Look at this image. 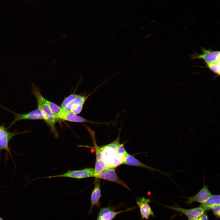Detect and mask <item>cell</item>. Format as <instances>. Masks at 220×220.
Wrapping results in <instances>:
<instances>
[{"mask_svg": "<svg viewBox=\"0 0 220 220\" xmlns=\"http://www.w3.org/2000/svg\"><path fill=\"white\" fill-rule=\"evenodd\" d=\"M117 138L112 142L100 147L102 159L107 168H115L124 162L127 152L119 141L121 128Z\"/></svg>", "mask_w": 220, "mask_h": 220, "instance_id": "obj_1", "label": "cell"}, {"mask_svg": "<svg viewBox=\"0 0 220 220\" xmlns=\"http://www.w3.org/2000/svg\"><path fill=\"white\" fill-rule=\"evenodd\" d=\"M32 91L37 100V109L42 112L44 117V120L49 127L54 136L55 137H58L57 132L55 126L56 119L46 103L45 98L41 94L39 89L34 85H33Z\"/></svg>", "mask_w": 220, "mask_h": 220, "instance_id": "obj_2", "label": "cell"}, {"mask_svg": "<svg viewBox=\"0 0 220 220\" xmlns=\"http://www.w3.org/2000/svg\"><path fill=\"white\" fill-rule=\"evenodd\" d=\"M94 168H86L81 170H68L64 174L46 177L51 178L57 177H66L76 179H82L89 177H94Z\"/></svg>", "mask_w": 220, "mask_h": 220, "instance_id": "obj_3", "label": "cell"}, {"mask_svg": "<svg viewBox=\"0 0 220 220\" xmlns=\"http://www.w3.org/2000/svg\"><path fill=\"white\" fill-rule=\"evenodd\" d=\"M136 208V207L129 208L121 211H116L117 208L110 205L107 207L100 208L97 215L96 220H112L120 214L129 211Z\"/></svg>", "mask_w": 220, "mask_h": 220, "instance_id": "obj_4", "label": "cell"}, {"mask_svg": "<svg viewBox=\"0 0 220 220\" xmlns=\"http://www.w3.org/2000/svg\"><path fill=\"white\" fill-rule=\"evenodd\" d=\"M202 53L199 54L195 53L192 54L190 57L192 59H203L205 62L216 63L220 60V51H213L210 49L202 48Z\"/></svg>", "mask_w": 220, "mask_h": 220, "instance_id": "obj_5", "label": "cell"}, {"mask_svg": "<svg viewBox=\"0 0 220 220\" xmlns=\"http://www.w3.org/2000/svg\"><path fill=\"white\" fill-rule=\"evenodd\" d=\"M150 202V198H145L144 197L136 199V204L139 208L142 220L148 219L150 216L154 215V212L149 205Z\"/></svg>", "mask_w": 220, "mask_h": 220, "instance_id": "obj_6", "label": "cell"}, {"mask_svg": "<svg viewBox=\"0 0 220 220\" xmlns=\"http://www.w3.org/2000/svg\"><path fill=\"white\" fill-rule=\"evenodd\" d=\"M111 181L119 184L130 191L127 184L121 180L117 176L115 168H107L102 171L95 177Z\"/></svg>", "mask_w": 220, "mask_h": 220, "instance_id": "obj_7", "label": "cell"}, {"mask_svg": "<svg viewBox=\"0 0 220 220\" xmlns=\"http://www.w3.org/2000/svg\"><path fill=\"white\" fill-rule=\"evenodd\" d=\"M101 196L100 182L97 180L96 182L91 194L90 206L88 213V216L91 215L92 214L94 207H100L101 204L100 199Z\"/></svg>", "mask_w": 220, "mask_h": 220, "instance_id": "obj_8", "label": "cell"}, {"mask_svg": "<svg viewBox=\"0 0 220 220\" xmlns=\"http://www.w3.org/2000/svg\"><path fill=\"white\" fill-rule=\"evenodd\" d=\"M211 195L208 189V186L204 184L201 189L196 195L187 197L186 203L190 204L194 202L202 203L205 201Z\"/></svg>", "mask_w": 220, "mask_h": 220, "instance_id": "obj_9", "label": "cell"}, {"mask_svg": "<svg viewBox=\"0 0 220 220\" xmlns=\"http://www.w3.org/2000/svg\"><path fill=\"white\" fill-rule=\"evenodd\" d=\"M14 132H10L7 130L3 127L0 128V149L5 150L11 156L9 142L10 140L16 134Z\"/></svg>", "mask_w": 220, "mask_h": 220, "instance_id": "obj_10", "label": "cell"}, {"mask_svg": "<svg viewBox=\"0 0 220 220\" xmlns=\"http://www.w3.org/2000/svg\"><path fill=\"white\" fill-rule=\"evenodd\" d=\"M14 114L15 115V119L12 122L10 125H12L19 121L22 120H44L42 113L41 111L38 109L26 113L19 114L14 113Z\"/></svg>", "mask_w": 220, "mask_h": 220, "instance_id": "obj_11", "label": "cell"}, {"mask_svg": "<svg viewBox=\"0 0 220 220\" xmlns=\"http://www.w3.org/2000/svg\"><path fill=\"white\" fill-rule=\"evenodd\" d=\"M167 207L172 210L183 214L189 218H198L204 214L206 211L204 208L200 206L191 209H186L168 206Z\"/></svg>", "mask_w": 220, "mask_h": 220, "instance_id": "obj_12", "label": "cell"}, {"mask_svg": "<svg viewBox=\"0 0 220 220\" xmlns=\"http://www.w3.org/2000/svg\"><path fill=\"white\" fill-rule=\"evenodd\" d=\"M67 121L79 123H100L88 120L83 118L74 114L71 112H66L62 110L58 116V119Z\"/></svg>", "mask_w": 220, "mask_h": 220, "instance_id": "obj_13", "label": "cell"}, {"mask_svg": "<svg viewBox=\"0 0 220 220\" xmlns=\"http://www.w3.org/2000/svg\"><path fill=\"white\" fill-rule=\"evenodd\" d=\"M123 164L133 166L143 167L152 171L155 170L158 171L164 174L167 175V174L164 172L142 163L133 156L128 153Z\"/></svg>", "mask_w": 220, "mask_h": 220, "instance_id": "obj_14", "label": "cell"}, {"mask_svg": "<svg viewBox=\"0 0 220 220\" xmlns=\"http://www.w3.org/2000/svg\"><path fill=\"white\" fill-rule=\"evenodd\" d=\"M88 96L79 95L67 105L62 108V110L65 112H70L72 109L74 107L82 103H84Z\"/></svg>", "mask_w": 220, "mask_h": 220, "instance_id": "obj_15", "label": "cell"}, {"mask_svg": "<svg viewBox=\"0 0 220 220\" xmlns=\"http://www.w3.org/2000/svg\"><path fill=\"white\" fill-rule=\"evenodd\" d=\"M216 204H220V195H211L205 201L201 203L199 206L206 210L210 209L211 206Z\"/></svg>", "mask_w": 220, "mask_h": 220, "instance_id": "obj_16", "label": "cell"}, {"mask_svg": "<svg viewBox=\"0 0 220 220\" xmlns=\"http://www.w3.org/2000/svg\"><path fill=\"white\" fill-rule=\"evenodd\" d=\"M45 101L56 119H58V116L62 111V108L55 103L46 100Z\"/></svg>", "mask_w": 220, "mask_h": 220, "instance_id": "obj_17", "label": "cell"}, {"mask_svg": "<svg viewBox=\"0 0 220 220\" xmlns=\"http://www.w3.org/2000/svg\"><path fill=\"white\" fill-rule=\"evenodd\" d=\"M207 66L212 72L219 76L220 73V67L216 63L206 62Z\"/></svg>", "mask_w": 220, "mask_h": 220, "instance_id": "obj_18", "label": "cell"}, {"mask_svg": "<svg viewBox=\"0 0 220 220\" xmlns=\"http://www.w3.org/2000/svg\"><path fill=\"white\" fill-rule=\"evenodd\" d=\"M79 95H80L76 94H73L65 97L63 101H62L60 107L61 108L64 107L66 105H67L68 103L69 102H70L71 101H72L74 99L79 96Z\"/></svg>", "mask_w": 220, "mask_h": 220, "instance_id": "obj_19", "label": "cell"}, {"mask_svg": "<svg viewBox=\"0 0 220 220\" xmlns=\"http://www.w3.org/2000/svg\"><path fill=\"white\" fill-rule=\"evenodd\" d=\"M84 103L73 107L71 109L70 112L72 113L77 115L82 110Z\"/></svg>", "mask_w": 220, "mask_h": 220, "instance_id": "obj_20", "label": "cell"}, {"mask_svg": "<svg viewBox=\"0 0 220 220\" xmlns=\"http://www.w3.org/2000/svg\"><path fill=\"white\" fill-rule=\"evenodd\" d=\"M210 209L212 210L214 214L217 217L220 216V204L214 205L210 207Z\"/></svg>", "mask_w": 220, "mask_h": 220, "instance_id": "obj_21", "label": "cell"}, {"mask_svg": "<svg viewBox=\"0 0 220 220\" xmlns=\"http://www.w3.org/2000/svg\"><path fill=\"white\" fill-rule=\"evenodd\" d=\"M200 220H208L207 215L206 214H203L200 216Z\"/></svg>", "mask_w": 220, "mask_h": 220, "instance_id": "obj_22", "label": "cell"}, {"mask_svg": "<svg viewBox=\"0 0 220 220\" xmlns=\"http://www.w3.org/2000/svg\"><path fill=\"white\" fill-rule=\"evenodd\" d=\"M188 220H200V217L196 218H189Z\"/></svg>", "mask_w": 220, "mask_h": 220, "instance_id": "obj_23", "label": "cell"}, {"mask_svg": "<svg viewBox=\"0 0 220 220\" xmlns=\"http://www.w3.org/2000/svg\"><path fill=\"white\" fill-rule=\"evenodd\" d=\"M0 220H4L2 218L0 217Z\"/></svg>", "mask_w": 220, "mask_h": 220, "instance_id": "obj_24", "label": "cell"}]
</instances>
